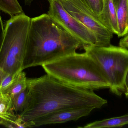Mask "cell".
<instances>
[{
    "instance_id": "8",
    "label": "cell",
    "mask_w": 128,
    "mask_h": 128,
    "mask_svg": "<svg viewBox=\"0 0 128 128\" xmlns=\"http://www.w3.org/2000/svg\"><path fill=\"white\" fill-rule=\"evenodd\" d=\"M94 109L91 107H82L59 110L40 117L30 124L32 128L76 121L88 115Z\"/></svg>"
},
{
    "instance_id": "2",
    "label": "cell",
    "mask_w": 128,
    "mask_h": 128,
    "mask_svg": "<svg viewBox=\"0 0 128 128\" xmlns=\"http://www.w3.org/2000/svg\"><path fill=\"white\" fill-rule=\"evenodd\" d=\"M80 48V41L48 14L31 18L23 70L42 66Z\"/></svg>"
},
{
    "instance_id": "4",
    "label": "cell",
    "mask_w": 128,
    "mask_h": 128,
    "mask_svg": "<svg viewBox=\"0 0 128 128\" xmlns=\"http://www.w3.org/2000/svg\"><path fill=\"white\" fill-rule=\"evenodd\" d=\"M31 19L23 13L6 22L0 48V68L8 73L23 70Z\"/></svg>"
},
{
    "instance_id": "20",
    "label": "cell",
    "mask_w": 128,
    "mask_h": 128,
    "mask_svg": "<svg viewBox=\"0 0 128 128\" xmlns=\"http://www.w3.org/2000/svg\"><path fill=\"white\" fill-rule=\"evenodd\" d=\"M126 95L128 97V72L126 76L125 81V91L124 92Z\"/></svg>"
},
{
    "instance_id": "14",
    "label": "cell",
    "mask_w": 128,
    "mask_h": 128,
    "mask_svg": "<svg viewBox=\"0 0 128 128\" xmlns=\"http://www.w3.org/2000/svg\"><path fill=\"white\" fill-rule=\"evenodd\" d=\"M0 10L12 16L24 13L18 0H0Z\"/></svg>"
},
{
    "instance_id": "9",
    "label": "cell",
    "mask_w": 128,
    "mask_h": 128,
    "mask_svg": "<svg viewBox=\"0 0 128 128\" xmlns=\"http://www.w3.org/2000/svg\"><path fill=\"white\" fill-rule=\"evenodd\" d=\"M98 19L108 30L113 34L118 35L117 16L112 0H104V7Z\"/></svg>"
},
{
    "instance_id": "19",
    "label": "cell",
    "mask_w": 128,
    "mask_h": 128,
    "mask_svg": "<svg viewBox=\"0 0 128 128\" xmlns=\"http://www.w3.org/2000/svg\"><path fill=\"white\" fill-rule=\"evenodd\" d=\"M4 28L2 19L0 14V48L4 38Z\"/></svg>"
},
{
    "instance_id": "18",
    "label": "cell",
    "mask_w": 128,
    "mask_h": 128,
    "mask_svg": "<svg viewBox=\"0 0 128 128\" xmlns=\"http://www.w3.org/2000/svg\"><path fill=\"white\" fill-rule=\"evenodd\" d=\"M120 46L128 49V33L123 38L121 39L119 43Z\"/></svg>"
},
{
    "instance_id": "22",
    "label": "cell",
    "mask_w": 128,
    "mask_h": 128,
    "mask_svg": "<svg viewBox=\"0 0 128 128\" xmlns=\"http://www.w3.org/2000/svg\"><path fill=\"white\" fill-rule=\"evenodd\" d=\"M33 0H24L26 4L27 5L30 4Z\"/></svg>"
},
{
    "instance_id": "11",
    "label": "cell",
    "mask_w": 128,
    "mask_h": 128,
    "mask_svg": "<svg viewBox=\"0 0 128 128\" xmlns=\"http://www.w3.org/2000/svg\"><path fill=\"white\" fill-rule=\"evenodd\" d=\"M0 117L7 122L12 123L17 118L13 107V100L7 93L0 92Z\"/></svg>"
},
{
    "instance_id": "16",
    "label": "cell",
    "mask_w": 128,
    "mask_h": 128,
    "mask_svg": "<svg viewBox=\"0 0 128 128\" xmlns=\"http://www.w3.org/2000/svg\"><path fill=\"white\" fill-rule=\"evenodd\" d=\"M14 110L16 113L22 112L27 105L28 100L27 88L12 99ZM18 113V114H19Z\"/></svg>"
},
{
    "instance_id": "1",
    "label": "cell",
    "mask_w": 128,
    "mask_h": 128,
    "mask_svg": "<svg viewBox=\"0 0 128 128\" xmlns=\"http://www.w3.org/2000/svg\"><path fill=\"white\" fill-rule=\"evenodd\" d=\"M28 100L24 110L18 114L32 128V121L56 111L82 107L100 108L108 103L94 91L73 87L50 75L27 78Z\"/></svg>"
},
{
    "instance_id": "7",
    "label": "cell",
    "mask_w": 128,
    "mask_h": 128,
    "mask_svg": "<svg viewBox=\"0 0 128 128\" xmlns=\"http://www.w3.org/2000/svg\"><path fill=\"white\" fill-rule=\"evenodd\" d=\"M58 1L70 15L95 35L98 46H106L110 44L113 33L103 25L83 0Z\"/></svg>"
},
{
    "instance_id": "12",
    "label": "cell",
    "mask_w": 128,
    "mask_h": 128,
    "mask_svg": "<svg viewBox=\"0 0 128 128\" xmlns=\"http://www.w3.org/2000/svg\"><path fill=\"white\" fill-rule=\"evenodd\" d=\"M128 124V113L124 115L113 117L86 124L78 128H105L121 127Z\"/></svg>"
},
{
    "instance_id": "10",
    "label": "cell",
    "mask_w": 128,
    "mask_h": 128,
    "mask_svg": "<svg viewBox=\"0 0 128 128\" xmlns=\"http://www.w3.org/2000/svg\"><path fill=\"white\" fill-rule=\"evenodd\" d=\"M118 26L119 37L128 33V0H112Z\"/></svg>"
},
{
    "instance_id": "5",
    "label": "cell",
    "mask_w": 128,
    "mask_h": 128,
    "mask_svg": "<svg viewBox=\"0 0 128 128\" xmlns=\"http://www.w3.org/2000/svg\"><path fill=\"white\" fill-rule=\"evenodd\" d=\"M85 52L95 62L110 90L120 96L125 91V81L128 72V50L110 44L106 46L84 48Z\"/></svg>"
},
{
    "instance_id": "13",
    "label": "cell",
    "mask_w": 128,
    "mask_h": 128,
    "mask_svg": "<svg viewBox=\"0 0 128 128\" xmlns=\"http://www.w3.org/2000/svg\"><path fill=\"white\" fill-rule=\"evenodd\" d=\"M21 72L10 74L0 68V92L6 93L17 81Z\"/></svg>"
},
{
    "instance_id": "15",
    "label": "cell",
    "mask_w": 128,
    "mask_h": 128,
    "mask_svg": "<svg viewBox=\"0 0 128 128\" xmlns=\"http://www.w3.org/2000/svg\"><path fill=\"white\" fill-rule=\"evenodd\" d=\"M27 79L26 73L23 71H21L17 81L6 93L8 94L13 99L15 96L27 88Z\"/></svg>"
},
{
    "instance_id": "21",
    "label": "cell",
    "mask_w": 128,
    "mask_h": 128,
    "mask_svg": "<svg viewBox=\"0 0 128 128\" xmlns=\"http://www.w3.org/2000/svg\"><path fill=\"white\" fill-rule=\"evenodd\" d=\"M5 122H6L5 120H4L2 118L0 117V125H4Z\"/></svg>"
},
{
    "instance_id": "17",
    "label": "cell",
    "mask_w": 128,
    "mask_h": 128,
    "mask_svg": "<svg viewBox=\"0 0 128 128\" xmlns=\"http://www.w3.org/2000/svg\"><path fill=\"white\" fill-rule=\"evenodd\" d=\"M92 13L98 17L104 7V0H83Z\"/></svg>"
},
{
    "instance_id": "6",
    "label": "cell",
    "mask_w": 128,
    "mask_h": 128,
    "mask_svg": "<svg viewBox=\"0 0 128 128\" xmlns=\"http://www.w3.org/2000/svg\"><path fill=\"white\" fill-rule=\"evenodd\" d=\"M49 4L48 14L52 19L81 44L82 49L98 46L95 35L65 10L58 0H47Z\"/></svg>"
},
{
    "instance_id": "3",
    "label": "cell",
    "mask_w": 128,
    "mask_h": 128,
    "mask_svg": "<svg viewBox=\"0 0 128 128\" xmlns=\"http://www.w3.org/2000/svg\"><path fill=\"white\" fill-rule=\"evenodd\" d=\"M42 67L47 74L73 87L93 91L110 88L95 62L85 52L68 54Z\"/></svg>"
}]
</instances>
